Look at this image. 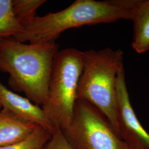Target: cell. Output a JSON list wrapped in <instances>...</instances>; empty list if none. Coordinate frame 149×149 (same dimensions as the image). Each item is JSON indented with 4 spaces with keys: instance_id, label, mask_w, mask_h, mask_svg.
Masks as SVG:
<instances>
[{
    "instance_id": "1",
    "label": "cell",
    "mask_w": 149,
    "mask_h": 149,
    "mask_svg": "<svg viewBox=\"0 0 149 149\" xmlns=\"http://www.w3.org/2000/svg\"><path fill=\"white\" fill-rule=\"evenodd\" d=\"M59 51L55 42L29 43L0 39V71L9 74L8 84L40 106L45 101L54 59Z\"/></svg>"
},
{
    "instance_id": "2",
    "label": "cell",
    "mask_w": 149,
    "mask_h": 149,
    "mask_svg": "<svg viewBox=\"0 0 149 149\" xmlns=\"http://www.w3.org/2000/svg\"><path fill=\"white\" fill-rule=\"evenodd\" d=\"M133 8L132 0H76L62 11L37 16L13 39L32 44L55 42L63 32L71 28L131 20Z\"/></svg>"
},
{
    "instance_id": "3",
    "label": "cell",
    "mask_w": 149,
    "mask_h": 149,
    "mask_svg": "<svg viewBox=\"0 0 149 149\" xmlns=\"http://www.w3.org/2000/svg\"><path fill=\"white\" fill-rule=\"evenodd\" d=\"M82 59L77 100H85L97 108L119 135L116 84L119 72L124 68L123 52L109 48L90 50L82 52Z\"/></svg>"
},
{
    "instance_id": "4",
    "label": "cell",
    "mask_w": 149,
    "mask_h": 149,
    "mask_svg": "<svg viewBox=\"0 0 149 149\" xmlns=\"http://www.w3.org/2000/svg\"><path fill=\"white\" fill-rule=\"evenodd\" d=\"M82 68V52L75 48L59 50L54 59L42 108L54 132L68 128L71 122Z\"/></svg>"
},
{
    "instance_id": "5",
    "label": "cell",
    "mask_w": 149,
    "mask_h": 149,
    "mask_svg": "<svg viewBox=\"0 0 149 149\" xmlns=\"http://www.w3.org/2000/svg\"><path fill=\"white\" fill-rule=\"evenodd\" d=\"M60 131L72 149H130L101 112L84 100H76L71 122Z\"/></svg>"
},
{
    "instance_id": "6",
    "label": "cell",
    "mask_w": 149,
    "mask_h": 149,
    "mask_svg": "<svg viewBox=\"0 0 149 149\" xmlns=\"http://www.w3.org/2000/svg\"><path fill=\"white\" fill-rule=\"evenodd\" d=\"M116 101L120 138L130 149H149V134L139 121L132 106L124 68L118 75Z\"/></svg>"
},
{
    "instance_id": "7",
    "label": "cell",
    "mask_w": 149,
    "mask_h": 149,
    "mask_svg": "<svg viewBox=\"0 0 149 149\" xmlns=\"http://www.w3.org/2000/svg\"><path fill=\"white\" fill-rule=\"evenodd\" d=\"M0 102L3 108L23 119L54 132L42 108L29 100L8 90L0 81Z\"/></svg>"
},
{
    "instance_id": "8",
    "label": "cell",
    "mask_w": 149,
    "mask_h": 149,
    "mask_svg": "<svg viewBox=\"0 0 149 149\" xmlns=\"http://www.w3.org/2000/svg\"><path fill=\"white\" fill-rule=\"evenodd\" d=\"M38 127L40 126L26 121L2 108L0 110V146L23 140Z\"/></svg>"
},
{
    "instance_id": "9",
    "label": "cell",
    "mask_w": 149,
    "mask_h": 149,
    "mask_svg": "<svg viewBox=\"0 0 149 149\" xmlns=\"http://www.w3.org/2000/svg\"><path fill=\"white\" fill-rule=\"evenodd\" d=\"M134 22L132 48L137 53L149 50V0L136 1L133 9Z\"/></svg>"
},
{
    "instance_id": "10",
    "label": "cell",
    "mask_w": 149,
    "mask_h": 149,
    "mask_svg": "<svg viewBox=\"0 0 149 149\" xmlns=\"http://www.w3.org/2000/svg\"><path fill=\"white\" fill-rule=\"evenodd\" d=\"M23 29L15 15L12 0H0V39L15 38Z\"/></svg>"
},
{
    "instance_id": "11",
    "label": "cell",
    "mask_w": 149,
    "mask_h": 149,
    "mask_svg": "<svg viewBox=\"0 0 149 149\" xmlns=\"http://www.w3.org/2000/svg\"><path fill=\"white\" fill-rule=\"evenodd\" d=\"M45 0H12L13 10L19 23L25 27L37 17L36 12Z\"/></svg>"
},
{
    "instance_id": "12",
    "label": "cell",
    "mask_w": 149,
    "mask_h": 149,
    "mask_svg": "<svg viewBox=\"0 0 149 149\" xmlns=\"http://www.w3.org/2000/svg\"><path fill=\"white\" fill-rule=\"evenodd\" d=\"M52 133L38 127L28 138L19 142L0 146V149H42L50 139Z\"/></svg>"
},
{
    "instance_id": "13",
    "label": "cell",
    "mask_w": 149,
    "mask_h": 149,
    "mask_svg": "<svg viewBox=\"0 0 149 149\" xmlns=\"http://www.w3.org/2000/svg\"><path fill=\"white\" fill-rule=\"evenodd\" d=\"M42 149H72L66 141L61 132L55 130Z\"/></svg>"
},
{
    "instance_id": "14",
    "label": "cell",
    "mask_w": 149,
    "mask_h": 149,
    "mask_svg": "<svg viewBox=\"0 0 149 149\" xmlns=\"http://www.w3.org/2000/svg\"><path fill=\"white\" fill-rule=\"evenodd\" d=\"M2 108V104H1V102H0V110H1Z\"/></svg>"
}]
</instances>
